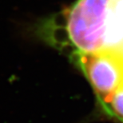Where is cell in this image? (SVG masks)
<instances>
[{
	"label": "cell",
	"mask_w": 123,
	"mask_h": 123,
	"mask_svg": "<svg viewBox=\"0 0 123 123\" xmlns=\"http://www.w3.org/2000/svg\"><path fill=\"white\" fill-rule=\"evenodd\" d=\"M109 0H77L58 15L40 22L36 34L76 55L102 50Z\"/></svg>",
	"instance_id": "6da1fadb"
},
{
	"label": "cell",
	"mask_w": 123,
	"mask_h": 123,
	"mask_svg": "<svg viewBox=\"0 0 123 123\" xmlns=\"http://www.w3.org/2000/svg\"><path fill=\"white\" fill-rule=\"evenodd\" d=\"M76 57L78 66L102 102L123 81L122 53L104 49Z\"/></svg>",
	"instance_id": "7a4b0ae2"
},
{
	"label": "cell",
	"mask_w": 123,
	"mask_h": 123,
	"mask_svg": "<svg viewBox=\"0 0 123 123\" xmlns=\"http://www.w3.org/2000/svg\"><path fill=\"white\" fill-rule=\"evenodd\" d=\"M123 54V0H109L103 49Z\"/></svg>",
	"instance_id": "3957f363"
},
{
	"label": "cell",
	"mask_w": 123,
	"mask_h": 123,
	"mask_svg": "<svg viewBox=\"0 0 123 123\" xmlns=\"http://www.w3.org/2000/svg\"><path fill=\"white\" fill-rule=\"evenodd\" d=\"M102 102L110 116L123 123V81L114 91Z\"/></svg>",
	"instance_id": "277c9868"
}]
</instances>
